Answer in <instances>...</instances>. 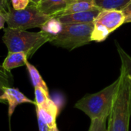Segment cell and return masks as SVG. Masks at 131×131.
Instances as JSON below:
<instances>
[{"label":"cell","instance_id":"6da1fadb","mask_svg":"<svg viewBox=\"0 0 131 131\" xmlns=\"http://www.w3.org/2000/svg\"><path fill=\"white\" fill-rule=\"evenodd\" d=\"M131 116V91L124 68L121 66L119 84L108 121L113 131H129Z\"/></svg>","mask_w":131,"mask_h":131},{"label":"cell","instance_id":"7a4b0ae2","mask_svg":"<svg viewBox=\"0 0 131 131\" xmlns=\"http://www.w3.org/2000/svg\"><path fill=\"white\" fill-rule=\"evenodd\" d=\"M118 84L119 78L100 91L86 94L76 103L75 108L84 112L90 120L110 117Z\"/></svg>","mask_w":131,"mask_h":131},{"label":"cell","instance_id":"3957f363","mask_svg":"<svg viewBox=\"0 0 131 131\" xmlns=\"http://www.w3.org/2000/svg\"><path fill=\"white\" fill-rule=\"evenodd\" d=\"M2 39L8 52H25L28 58L45 43L52 41V38L42 31L30 32L8 27L5 28Z\"/></svg>","mask_w":131,"mask_h":131},{"label":"cell","instance_id":"277c9868","mask_svg":"<svg viewBox=\"0 0 131 131\" xmlns=\"http://www.w3.org/2000/svg\"><path fill=\"white\" fill-rule=\"evenodd\" d=\"M94 22L87 24H63L61 33L50 43L69 51L89 44Z\"/></svg>","mask_w":131,"mask_h":131},{"label":"cell","instance_id":"5b68a950","mask_svg":"<svg viewBox=\"0 0 131 131\" xmlns=\"http://www.w3.org/2000/svg\"><path fill=\"white\" fill-rule=\"evenodd\" d=\"M51 17L39 10L36 5L30 3L25 8L15 10L12 7L7 15V25L8 28L18 30H26L41 26Z\"/></svg>","mask_w":131,"mask_h":131},{"label":"cell","instance_id":"8992f818","mask_svg":"<svg viewBox=\"0 0 131 131\" xmlns=\"http://www.w3.org/2000/svg\"><path fill=\"white\" fill-rule=\"evenodd\" d=\"M126 15L120 10L115 9H103L100 10L95 23L104 25L112 33L122 25L125 24Z\"/></svg>","mask_w":131,"mask_h":131},{"label":"cell","instance_id":"52a82bcc","mask_svg":"<svg viewBox=\"0 0 131 131\" xmlns=\"http://www.w3.org/2000/svg\"><path fill=\"white\" fill-rule=\"evenodd\" d=\"M100 10L71 13L56 16L63 24H87L94 22Z\"/></svg>","mask_w":131,"mask_h":131},{"label":"cell","instance_id":"ba28073f","mask_svg":"<svg viewBox=\"0 0 131 131\" xmlns=\"http://www.w3.org/2000/svg\"><path fill=\"white\" fill-rule=\"evenodd\" d=\"M4 99L6 100L8 103L9 107H8V116L11 117L12 115L15 108L16 106L21 104L24 103H29V104H36V102L31 101L28 97H26L22 92H20L16 88H6L4 94Z\"/></svg>","mask_w":131,"mask_h":131},{"label":"cell","instance_id":"9c48e42d","mask_svg":"<svg viewBox=\"0 0 131 131\" xmlns=\"http://www.w3.org/2000/svg\"><path fill=\"white\" fill-rule=\"evenodd\" d=\"M67 5V0H40L36 5L40 12L49 16L61 15Z\"/></svg>","mask_w":131,"mask_h":131},{"label":"cell","instance_id":"30bf717a","mask_svg":"<svg viewBox=\"0 0 131 131\" xmlns=\"http://www.w3.org/2000/svg\"><path fill=\"white\" fill-rule=\"evenodd\" d=\"M96 10L100 9L97 5L95 0H67L66 7L61 15Z\"/></svg>","mask_w":131,"mask_h":131},{"label":"cell","instance_id":"8fae6325","mask_svg":"<svg viewBox=\"0 0 131 131\" xmlns=\"http://www.w3.org/2000/svg\"><path fill=\"white\" fill-rule=\"evenodd\" d=\"M36 109L41 113L46 122L50 129L55 128L56 125V117L58 115V107L50 98L48 99L42 105L37 107Z\"/></svg>","mask_w":131,"mask_h":131},{"label":"cell","instance_id":"7c38bea8","mask_svg":"<svg viewBox=\"0 0 131 131\" xmlns=\"http://www.w3.org/2000/svg\"><path fill=\"white\" fill-rule=\"evenodd\" d=\"M27 58L28 55L25 52H8L2 65L5 70L11 71L14 68L25 65L28 62Z\"/></svg>","mask_w":131,"mask_h":131},{"label":"cell","instance_id":"4fadbf2b","mask_svg":"<svg viewBox=\"0 0 131 131\" xmlns=\"http://www.w3.org/2000/svg\"><path fill=\"white\" fill-rule=\"evenodd\" d=\"M63 23H62L56 16H53L49 20H47L41 26L40 28L42 31L49 35L52 38V41H53L61 33L63 30Z\"/></svg>","mask_w":131,"mask_h":131},{"label":"cell","instance_id":"5bb4252c","mask_svg":"<svg viewBox=\"0 0 131 131\" xmlns=\"http://www.w3.org/2000/svg\"><path fill=\"white\" fill-rule=\"evenodd\" d=\"M131 0H95V2L100 10L115 9L122 11Z\"/></svg>","mask_w":131,"mask_h":131},{"label":"cell","instance_id":"9a60e30c","mask_svg":"<svg viewBox=\"0 0 131 131\" xmlns=\"http://www.w3.org/2000/svg\"><path fill=\"white\" fill-rule=\"evenodd\" d=\"M25 66L29 73V75H30V78L32 80V83L34 88H41L43 90H45L46 92L49 93V89L47 88L46 82L43 81L42 78L41 77L40 74L39 73L38 70L35 68V66H33L32 64H31L29 62L26 63Z\"/></svg>","mask_w":131,"mask_h":131},{"label":"cell","instance_id":"2e32d148","mask_svg":"<svg viewBox=\"0 0 131 131\" xmlns=\"http://www.w3.org/2000/svg\"><path fill=\"white\" fill-rule=\"evenodd\" d=\"M12 82L11 72L5 70L2 65H0V101H4V94L6 88H10Z\"/></svg>","mask_w":131,"mask_h":131},{"label":"cell","instance_id":"e0dca14e","mask_svg":"<svg viewBox=\"0 0 131 131\" xmlns=\"http://www.w3.org/2000/svg\"><path fill=\"white\" fill-rule=\"evenodd\" d=\"M110 34V31L104 25L94 22V27L91 35V41L97 42L103 41L107 38Z\"/></svg>","mask_w":131,"mask_h":131},{"label":"cell","instance_id":"ac0fdd59","mask_svg":"<svg viewBox=\"0 0 131 131\" xmlns=\"http://www.w3.org/2000/svg\"><path fill=\"white\" fill-rule=\"evenodd\" d=\"M117 52L121 60V66L124 68L127 73L130 85L131 91V57L118 44H117Z\"/></svg>","mask_w":131,"mask_h":131},{"label":"cell","instance_id":"d6986e66","mask_svg":"<svg viewBox=\"0 0 131 131\" xmlns=\"http://www.w3.org/2000/svg\"><path fill=\"white\" fill-rule=\"evenodd\" d=\"M109 117L91 120V124L88 131H107L108 124H107Z\"/></svg>","mask_w":131,"mask_h":131},{"label":"cell","instance_id":"ffe728a7","mask_svg":"<svg viewBox=\"0 0 131 131\" xmlns=\"http://www.w3.org/2000/svg\"><path fill=\"white\" fill-rule=\"evenodd\" d=\"M36 106L39 107L42 105L48 99H49V93L46 92L41 88H35Z\"/></svg>","mask_w":131,"mask_h":131},{"label":"cell","instance_id":"44dd1931","mask_svg":"<svg viewBox=\"0 0 131 131\" xmlns=\"http://www.w3.org/2000/svg\"><path fill=\"white\" fill-rule=\"evenodd\" d=\"M36 114H37V121H38V125H39V131H50V127L46 122L45 119L43 118L41 113L36 109Z\"/></svg>","mask_w":131,"mask_h":131},{"label":"cell","instance_id":"7402d4cb","mask_svg":"<svg viewBox=\"0 0 131 131\" xmlns=\"http://www.w3.org/2000/svg\"><path fill=\"white\" fill-rule=\"evenodd\" d=\"M12 7L15 10H22L25 8L30 3L31 0H11Z\"/></svg>","mask_w":131,"mask_h":131},{"label":"cell","instance_id":"603a6c76","mask_svg":"<svg viewBox=\"0 0 131 131\" xmlns=\"http://www.w3.org/2000/svg\"><path fill=\"white\" fill-rule=\"evenodd\" d=\"M12 6L9 5L8 0H0V12L8 15L11 10Z\"/></svg>","mask_w":131,"mask_h":131},{"label":"cell","instance_id":"cb8c5ba5","mask_svg":"<svg viewBox=\"0 0 131 131\" xmlns=\"http://www.w3.org/2000/svg\"><path fill=\"white\" fill-rule=\"evenodd\" d=\"M6 21H7V15L0 12V29L4 28Z\"/></svg>","mask_w":131,"mask_h":131},{"label":"cell","instance_id":"d4e9b609","mask_svg":"<svg viewBox=\"0 0 131 131\" xmlns=\"http://www.w3.org/2000/svg\"><path fill=\"white\" fill-rule=\"evenodd\" d=\"M122 11L124 13V15H126V17L131 15V1Z\"/></svg>","mask_w":131,"mask_h":131},{"label":"cell","instance_id":"484cf974","mask_svg":"<svg viewBox=\"0 0 131 131\" xmlns=\"http://www.w3.org/2000/svg\"><path fill=\"white\" fill-rule=\"evenodd\" d=\"M131 22V15L126 17V20H125V23H129Z\"/></svg>","mask_w":131,"mask_h":131},{"label":"cell","instance_id":"4316f807","mask_svg":"<svg viewBox=\"0 0 131 131\" xmlns=\"http://www.w3.org/2000/svg\"><path fill=\"white\" fill-rule=\"evenodd\" d=\"M107 131H113L112 130V126L111 124L110 123V121H108V127H107Z\"/></svg>","mask_w":131,"mask_h":131},{"label":"cell","instance_id":"83f0119b","mask_svg":"<svg viewBox=\"0 0 131 131\" xmlns=\"http://www.w3.org/2000/svg\"><path fill=\"white\" fill-rule=\"evenodd\" d=\"M39 2H40V0H31V2L35 4V5H37Z\"/></svg>","mask_w":131,"mask_h":131},{"label":"cell","instance_id":"f1b7e54d","mask_svg":"<svg viewBox=\"0 0 131 131\" xmlns=\"http://www.w3.org/2000/svg\"><path fill=\"white\" fill-rule=\"evenodd\" d=\"M54 130H55V131H59V129H58V127H57V126L54 128Z\"/></svg>","mask_w":131,"mask_h":131},{"label":"cell","instance_id":"f546056e","mask_svg":"<svg viewBox=\"0 0 131 131\" xmlns=\"http://www.w3.org/2000/svg\"><path fill=\"white\" fill-rule=\"evenodd\" d=\"M50 131H55V130H54V128H53V129H51V130H50Z\"/></svg>","mask_w":131,"mask_h":131}]
</instances>
